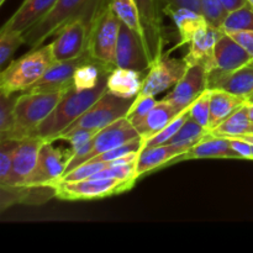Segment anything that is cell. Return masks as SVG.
Returning <instances> with one entry per match:
<instances>
[{
    "label": "cell",
    "instance_id": "obj_33",
    "mask_svg": "<svg viewBox=\"0 0 253 253\" xmlns=\"http://www.w3.org/2000/svg\"><path fill=\"white\" fill-rule=\"evenodd\" d=\"M188 118H189V108L183 110L182 113H180L177 118L173 119L163 130H161L160 132L156 133L155 136H152L151 138L146 140L145 142H143V147L167 145V143L174 137L175 133L180 130V127H182L183 124L185 123V120H187Z\"/></svg>",
    "mask_w": 253,
    "mask_h": 253
},
{
    "label": "cell",
    "instance_id": "obj_18",
    "mask_svg": "<svg viewBox=\"0 0 253 253\" xmlns=\"http://www.w3.org/2000/svg\"><path fill=\"white\" fill-rule=\"evenodd\" d=\"M224 34L225 32L211 25L200 31L189 43V51L184 57L188 67L203 64L209 73L212 69H215V44Z\"/></svg>",
    "mask_w": 253,
    "mask_h": 253
},
{
    "label": "cell",
    "instance_id": "obj_49",
    "mask_svg": "<svg viewBox=\"0 0 253 253\" xmlns=\"http://www.w3.org/2000/svg\"><path fill=\"white\" fill-rule=\"evenodd\" d=\"M247 2H249L250 6H251L252 9H253V0H247Z\"/></svg>",
    "mask_w": 253,
    "mask_h": 253
},
{
    "label": "cell",
    "instance_id": "obj_24",
    "mask_svg": "<svg viewBox=\"0 0 253 253\" xmlns=\"http://www.w3.org/2000/svg\"><path fill=\"white\" fill-rule=\"evenodd\" d=\"M142 72L115 67L109 73L106 88L109 93L125 99H135L142 89Z\"/></svg>",
    "mask_w": 253,
    "mask_h": 253
},
{
    "label": "cell",
    "instance_id": "obj_9",
    "mask_svg": "<svg viewBox=\"0 0 253 253\" xmlns=\"http://www.w3.org/2000/svg\"><path fill=\"white\" fill-rule=\"evenodd\" d=\"M72 151L64 153L53 145V141H44L40 150L36 169L27 179L26 187H52L63 177Z\"/></svg>",
    "mask_w": 253,
    "mask_h": 253
},
{
    "label": "cell",
    "instance_id": "obj_36",
    "mask_svg": "<svg viewBox=\"0 0 253 253\" xmlns=\"http://www.w3.org/2000/svg\"><path fill=\"white\" fill-rule=\"evenodd\" d=\"M158 101L153 95H145V94H138L133 100L132 105L128 109L126 118L132 123V125H137L142 119H145L148 114L152 111V109L157 105Z\"/></svg>",
    "mask_w": 253,
    "mask_h": 253
},
{
    "label": "cell",
    "instance_id": "obj_52",
    "mask_svg": "<svg viewBox=\"0 0 253 253\" xmlns=\"http://www.w3.org/2000/svg\"><path fill=\"white\" fill-rule=\"evenodd\" d=\"M5 2V0H0V5H2Z\"/></svg>",
    "mask_w": 253,
    "mask_h": 253
},
{
    "label": "cell",
    "instance_id": "obj_4",
    "mask_svg": "<svg viewBox=\"0 0 253 253\" xmlns=\"http://www.w3.org/2000/svg\"><path fill=\"white\" fill-rule=\"evenodd\" d=\"M53 62L49 44L31 49L19 59L11 61L0 73V93L11 95L29 90Z\"/></svg>",
    "mask_w": 253,
    "mask_h": 253
},
{
    "label": "cell",
    "instance_id": "obj_8",
    "mask_svg": "<svg viewBox=\"0 0 253 253\" xmlns=\"http://www.w3.org/2000/svg\"><path fill=\"white\" fill-rule=\"evenodd\" d=\"M143 29V40L152 66L163 57L167 43L166 27L163 22V6L161 0H135Z\"/></svg>",
    "mask_w": 253,
    "mask_h": 253
},
{
    "label": "cell",
    "instance_id": "obj_35",
    "mask_svg": "<svg viewBox=\"0 0 253 253\" xmlns=\"http://www.w3.org/2000/svg\"><path fill=\"white\" fill-rule=\"evenodd\" d=\"M17 94L7 95L0 93V137L6 136L14 126L15 104L19 98Z\"/></svg>",
    "mask_w": 253,
    "mask_h": 253
},
{
    "label": "cell",
    "instance_id": "obj_39",
    "mask_svg": "<svg viewBox=\"0 0 253 253\" xmlns=\"http://www.w3.org/2000/svg\"><path fill=\"white\" fill-rule=\"evenodd\" d=\"M189 116L203 127L209 130L210 124V89L208 88L192 105L189 106ZM210 131V130H209Z\"/></svg>",
    "mask_w": 253,
    "mask_h": 253
},
{
    "label": "cell",
    "instance_id": "obj_20",
    "mask_svg": "<svg viewBox=\"0 0 253 253\" xmlns=\"http://www.w3.org/2000/svg\"><path fill=\"white\" fill-rule=\"evenodd\" d=\"M215 69L234 72L249 66L253 57L229 34H224L215 44Z\"/></svg>",
    "mask_w": 253,
    "mask_h": 253
},
{
    "label": "cell",
    "instance_id": "obj_28",
    "mask_svg": "<svg viewBox=\"0 0 253 253\" xmlns=\"http://www.w3.org/2000/svg\"><path fill=\"white\" fill-rule=\"evenodd\" d=\"M246 103H245L241 108L237 109L234 114H231L226 120L222 121L219 126L212 128V130L210 131V133H211L212 136L229 138L247 135L252 123L249 119V111H247Z\"/></svg>",
    "mask_w": 253,
    "mask_h": 253
},
{
    "label": "cell",
    "instance_id": "obj_25",
    "mask_svg": "<svg viewBox=\"0 0 253 253\" xmlns=\"http://www.w3.org/2000/svg\"><path fill=\"white\" fill-rule=\"evenodd\" d=\"M246 99L229 93L222 89H210V124L209 130L211 131L231 114L241 108Z\"/></svg>",
    "mask_w": 253,
    "mask_h": 253
},
{
    "label": "cell",
    "instance_id": "obj_26",
    "mask_svg": "<svg viewBox=\"0 0 253 253\" xmlns=\"http://www.w3.org/2000/svg\"><path fill=\"white\" fill-rule=\"evenodd\" d=\"M179 114V111L175 110L172 105H169L166 101L160 100L157 105L152 109V111L145 119H142L137 125H135V127L145 142L146 140L163 130Z\"/></svg>",
    "mask_w": 253,
    "mask_h": 253
},
{
    "label": "cell",
    "instance_id": "obj_54",
    "mask_svg": "<svg viewBox=\"0 0 253 253\" xmlns=\"http://www.w3.org/2000/svg\"><path fill=\"white\" fill-rule=\"evenodd\" d=\"M253 146V145H252ZM252 153H253V147H252Z\"/></svg>",
    "mask_w": 253,
    "mask_h": 253
},
{
    "label": "cell",
    "instance_id": "obj_6",
    "mask_svg": "<svg viewBox=\"0 0 253 253\" xmlns=\"http://www.w3.org/2000/svg\"><path fill=\"white\" fill-rule=\"evenodd\" d=\"M136 180H120L114 178H88L78 182H57L52 187L56 198L62 200H94L127 192Z\"/></svg>",
    "mask_w": 253,
    "mask_h": 253
},
{
    "label": "cell",
    "instance_id": "obj_51",
    "mask_svg": "<svg viewBox=\"0 0 253 253\" xmlns=\"http://www.w3.org/2000/svg\"><path fill=\"white\" fill-rule=\"evenodd\" d=\"M247 101H250V103H253V96H251V98H250Z\"/></svg>",
    "mask_w": 253,
    "mask_h": 253
},
{
    "label": "cell",
    "instance_id": "obj_47",
    "mask_svg": "<svg viewBox=\"0 0 253 253\" xmlns=\"http://www.w3.org/2000/svg\"><path fill=\"white\" fill-rule=\"evenodd\" d=\"M232 138H241V140L247 141V142H250L251 145H253V133H247V135H242V136H239V137H232Z\"/></svg>",
    "mask_w": 253,
    "mask_h": 253
},
{
    "label": "cell",
    "instance_id": "obj_10",
    "mask_svg": "<svg viewBox=\"0 0 253 253\" xmlns=\"http://www.w3.org/2000/svg\"><path fill=\"white\" fill-rule=\"evenodd\" d=\"M89 30L90 26L82 19L62 27L49 43L53 61H69L84 56L88 47Z\"/></svg>",
    "mask_w": 253,
    "mask_h": 253
},
{
    "label": "cell",
    "instance_id": "obj_16",
    "mask_svg": "<svg viewBox=\"0 0 253 253\" xmlns=\"http://www.w3.org/2000/svg\"><path fill=\"white\" fill-rule=\"evenodd\" d=\"M88 57V52L84 56L76 59H69V61L53 62L51 66L47 68L43 76L37 81L29 90L32 93H39V91H66L73 85V77L77 67L83 63Z\"/></svg>",
    "mask_w": 253,
    "mask_h": 253
},
{
    "label": "cell",
    "instance_id": "obj_11",
    "mask_svg": "<svg viewBox=\"0 0 253 253\" xmlns=\"http://www.w3.org/2000/svg\"><path fill=\"white\" fill-rule=\"evenodd\" d=\"M115 64L116 67L137 72H146L152 67L143 39L123 22L116 43Z\"/></svg>",
    "mask_w": 253,
    "mask_h": 253
},
{
    "label": "cell",
    "instance_id": "obj_21",
    "mask_svg": "<svg viewBox=\"0 0 253 253\" xmlns=\"http://www.w3.org/2000/svg\"><path fill=\"white\" fill-rule=\"evenodd\" d=\"M184 151L175 146L161 145L152 146V147H143L138 152L137 161H136V173L137 178L153 172L163 166L168 165L170 162H174L177 158L182 157L184 155Z\"/></svg>",
    "mask_w": 253,
    "mask_h": 253
},
{
    "label": "cell",
    "instance_id": "obj_46",
    "mask_svg": "<svg viewBox=\"0 0 253 253\" xmlns=\"http://www.w3.org/2000/svg\"><path fill=\"white\" fill-rule=\"evenodd\" d=\"M221 2L227 12L235 11V10H239L249 5L247 0H221Z\"/></svg>",
    "mask_w": 253,
    "mask_h": 253
},
{
    "label": "cell",
    "instance_id": "obj_27",
    "mask_svg": "<svg viewBox=\"0 0 253 253\" xmlns=\"http://www.w3.org/2000/svg\"><path fill=\"white\" fill-rule=\"evenodd\" d=\"M114 68L95 61L88 54L85 61L77 67L73 77V85L79 90L91 89L99 84L103 77L108 76Z\"/></svg>",
    "mask_w": 253,
    "mask_h": 253
},
{
    "label": "cell",
    "instance_id": "obj_13",
    "mask_svg": "<svg viewBox=\"0 0 253 253\" xmlns=\"http://www.w3.org/2000/svg\"><path fill=\"white\" fill-rule=\"evenodd\" d=\"M188 69V64L184 58L178 59L172 57L163 56L157 63L148 69L147 74L143 78L142 89L140 94L145 95H157L167 89L174 86Z\"/></svg>",
    "mask_w": 253,
    "mask_h": 253
},
{
    "label": "cell",
    "instance_id": "obj_43",
    "mask_svg": "<svg viewBox=\"0 0 253 253\" xmlns=\"http://www.w3.org/2000/svg\"><path fill=\"white\" fill-rule=\"evenodd\" d=\"M161 2H162L165 15H168V12L177 7H189L195 11L202 12L200 0H161Z\"/></svg>",
    "mask_w": 253,
    "mask_h": 253
},
{
    "label": "cell",
    "instance_id": "obj_37",
    "mask_svg": "<svg viewBox=\"0 0 253 253\" xmlns=\"http://www.w3.org/2000/svg\"><path fill=\"white\" fill-rule=\"evenodd\" d=\"M143 148V140L142 138H136V140L131 141V142L126 143V145L116 147L114 150L106 151V152L98 155L96 157L91 158L88 162H113V161L118 160V158L124 157V156L131 155V153H138Z\"/></svg>",
    "mask_w": 253,
    "mask_h": 253
},
{
    "label": "cell",
    "instance_id": "obj_23",
    "mask_svg": "<svg viewBox=\"0 0 253 253\" xmlns=\"http://www.w3.org/2000/svg\"><path fill=\"white\" fill-rule=\"evenodd\" d=\"M168 16L172 17L179 34L180 42L178 43V47L189 44L200 31L209 26V22L202 12L189 7H177L168 12Z\"/></svg>",
    "mask_w": 253,
    "mask_h": 253
},
{
    "label": "cell",
    "instance_id": "obj_14",
    "mask_svg": "<svg viewBox=\"0 0 253 253\" xmlns=\"http://www.w3.org/2000/svg\"><path fill=\"white\" fill-rule=\"evenodd\" d=\"M43 142L44 140H42L39 136L21 140L19 147L15 151L11 169H10L6 183L0 187H24L26 184L27 179L36 169L40 150Z\"/></svg>",
    "mask_w": 253,
    "mask_h": 253
},
{
    "label": "cell",
    "instance_id": "obj_17",
    "mask_svg": "<svg viewBox=\"0 0 253 253\" xmlns=\"http://www.w3.org/2000/svg\"><path fill=\"white\" fill-rule=\"evenodd\" d=\"M208 88L222 89L249 100L253 96V66H245L234 72L212 69L208 74Z\"/></svg>",
    "mask_w": 253,
    "mask_h": 253
},
{
    "label": "cell",
    "instance_id": "obj_29",
    "mask_svg": "<svg viewBox=\"0 0 253 253\" xmlns=\"http://www.w3.org/2000/svg\"><path fill=\"white\" fill-rule=\"evenodd\" d=\"M210 135V131L208 128L203 127L200 124H198L194 119L189 118L185 120L180 130L175 133L174 137L169 141V145L175 146L184 151L185 153L197 146L198 143L202 142L204 138H207ZM184 153V155H185Z\"/></svg>",
    "mask_w": 253,
    "mask_h": 253
},
{
    "label": "cell",
    "instance_id": "obj_5",
    "mask_svg": "<svg viewBox=\"0 0 253 253\" xmlns=\"http://www.w3.org/2000/svg\"><path fill=\"white\" fill-rule=\"evenodd\" d=\"M121 20L114 11L111 2L104 7L91 24L86 52L95 61L115 68V51Z\"/></svg>",
    "mask_w": 253,
    "mask_h": 253
},
{
    "label": "cell",
    "instance_id": "obj_50",
    "mask_svg": "<svg viewBox=\"0 0 253 253\" xmlns=\"http://www.w3.org/2000/svg\"><path fill=\"white\" fill-rule=\"evenodd\" d=\"M249 133H253V124L251 125V127H250V131H249Z\"/></svg>",
    "mask_w": 253,
    "mask_h": 253
},
{
    "label": "cell",
    "instance_id": "obj_38",
    "mask_svg": "<svg viewBox=\"0 0 253 253\" xmlns=\"http://www.w3.org/2000/svg\"><path fill=\"white\" fill-rule=\"evenodd\" d=\"M106 167H109V163L106 162H85L63 174L58 182H78L88 179L100 170L105 169Z\"/></svg>",
    "mask_w": 253,
    "mask_h": 253
},
{
    "label": "cell",
    "instance_id": "obj_30",
    "mask_svg": "<svg viewBox=\"0 0 253 253\" xmlns=\"http://www.w3.org/2000/svg\"><path fill=\"white\" fill-rule=\"evenodd\" d=\"M111 6L121 22L137 32L143 39V29L138 7L135 0H111ZM145 41V40H143ZM146 46V44H145Z\"/></svg>",
    "mask_w": 253,
    "mask_h": 253
},
{
    "label": "cell",
    "instance_id": "obj_40",
    "mask_svg": "<svg viewBox=\"0 0 253 253\" xmlns=\"http://www.w3.org/2000/svg\"><path fill=\"white\" fill-rule=\"evenodd\" d=\"M202 14L208 20L209 25L221 30L222 22L229 12L222 5L221 0H200Z\"/></svg>",
    "mask_w": 253,
    "mask_h": 253
},
{
    "label": "cell",
    "instance_id": "obj_12",
    "mask_svg": "<svg viewBox=\"0 0 253 253\" xmlns=\"http://www.w3.org/2000/svg\"><path fill=\"white\" fill-rule=\"evenodd\" d=\"M208 69L203 64L188 67L183 78L173 86L172 91L162 99L182 113L189 108L208 89Z\"/></svg>",
    "mask_w": 253,
    "mask_h": 253
},
{
    "label": "cell",
    "instance_id": "obj_45",
    "mask_svg": "<svg viewBox=\"0 0 253 253\" xmlns=\"http://www.w3.org/2000/svg\"><path fill=\"white\" fill-rule=\"evenodd\" d=\"M229 35L232 39L236 40V41L253 57V30H251V31L229 32Z\"/></svg>",
    "mask_w": 253,
    "mask_h": 253
},
{
    "label": "cell",
    "instance_id": "obj_48",
    "mask_svg": "<svg viewBox=\"0 0 253 253\" xmlns=\"http://www.w3.org/2000/svg\"><path fill=\"white\" fill-rule=\"evenodd\" d=\"M246 105H247V111H249V119H250V121L253 124V103L247 101Z\"/></svg>",
    "mask_w": 253,
    "mask_h": 253
},
{
    "label": "cell",
    "instance_id": "obj_2",
    "mask_svg": "<svg viewBox=\"0 0 253 253\" xmlns=\"http://www.w3.org/2000/svg\"><path fill=\"white\" fill-rule=\"evenodd\" d=\"M109 76V74H108ZM108 76L103 77L99 84L91 89L79 90L72 85L62 96L51 115L40 125L37 136L44 141H54L68 126L78 120L98 99L108 91Z\"/></svg>",
    "mask_w": 253,
    "mask_h": 253
},
{
    "label": "cell",
    "instance_id": "obj_15",
    "mask_svg": "<svg viewBox=\"0 0 253 253\" xmlns=\"http://www.w3.org/2000/svg\"><path fill=\"white\" fill-rule=\"evenodd\" d=\"M140 137L138 131L126 116L119 119L115 123L110 124L95 133V136L93 137V146H91L90 152L86 156L85 162L96 157L98 155L106 152V151L120 147V146L126 145V143Z\"/></svg>",
    "mask_w": 253,
    "mask_h": 253
},
{
    "label": "cell",
    "instance_id": "obj_41",
    "mask_svg": "<svg viewBox=\"0 0 253 253\" xmlns=\"http://www.w3.org/2000/svg\"><path fill=\"white\" fill-rule=\"evenodd\" d=\"M91 178H114L120 180H137V173H136V162L130 165L110 166L105 169L100 170Z\"/></svg>",
    "mask_w": 253,
    "mask_h": 253
},
{
    "label": "cell",
    "instance_id": "obj_19",
    "mask_svg": "<svg viewBox=\"0 0 253 253\" xmlns=\"http://www.w3.org/2000/svg\"><path fill=\"white\" fill-rule=\"evenodd\" d=\"M58 0H24L15 14L1 27L4 31L24 34L26 30L43 19Z\"/></svg>",
    "mask_w": 253,
    "mask_h": 253
},
{
    "label": "cell",
    "instance_id": "obj_22",
    "mask_svg": "<svg viewBox=\"0 0 253 253\" xmlns=\"http://www.w3.org/2000/svg\"><path fill=\"white\" fill-rule=\"evenodd\" d=\"M203 158H230L241 160L236 151L232 148L231 141L227 137H219L210 133L207 138L190 148L185 155L177 158L178 161L185 160H203ZM175 160V161H177Z\"/></svg>",
    "mask_w": 253,
    "mask_h": 253
},
{
    "label": "cell",
    "instance_id": "obj_34",
    "mask_svg": "<svg viewBox=\"0 0 253 253\" xmlns=\"http://www.w3.org/2000/svg\"><path fill=\"white\" fill-rule=\"evenodd\" d=\"M20 142L21 140H15V138H0V185L6 183L15 151L19 147Z\"/></svg>",
    "mask_w": 253,
    "mask_h": 253
},
{
    "label": "cell",
    "instance_id": "obj_7",
    "mask_svg": "<svg viewBox=\"0 0 253 253\" xmlns=\"http://www.w3.org/2000/svg\"><path fill=\"white\" fill-rule=\"evenodd\" d=\"M133 100L135 99L120 98L106 91L100 99H98L91 105V108H89L78 120L74 121L63 132L74 130V128H86V130L98 132L99 130L115 123L119 119L125 118Z\"/></svg>",
    "mask_w": 253,
    "mask_h": 253
},
{
    "label": "cell",
    "instance_id": "obj_42",
    "mask_svg": "<svg viewBox=\"0 0 253 253\" xmlns=\"http://www.w3.org/2000/svg\"><path fill=\"white\" fill-rule=\"evenodd\" d=\"M95 133H96L95 131L86 130V128H74V130L67 131V132L61 133V135H59L54 141H57V140L68 141V142L71 143V151L72 152H74V151L79 150L82 146H84L85 143H88L89 141L93 140V137L95 136Z\"/></svg>",
    "mask_w": 253,
    "mask_h": 253
},
{
    "label": "cell",
    "instance_id": "obj_3",
    "mask_svg": "<svg viewBox=\"0 0 253 253\" xmlns=\"http://www.w3.org/2000/svg\"><path fill=\"white\" fill-rule=\"evenodd\" d=\"M66 91H24L15 104L14 126L11 131L0 138L24 140L37 136L40 125L51 115Z\"/></svg>",
    "mask_w": 253,
    "mask_h": 253
},
{
    "label": "cell",
    "instance_id": "obj_31",
    "mask_svg": "<svg viewBox=\"0 0 253 253\" xmlns=\"http://www.w3.org/2000/svg\"><path fill=\"white\" fill-rule=\"evenodd\" d=\"M251 30H253V9L250 5L229 12L221 26V31L225 34Z\"/></svg>",
    "mask_w": 253,
    "mask_h": 253
},
{
    "label": "cell",
    "instance_id": "obj_32",
    "mask_svg": "<svg viewBox=\"0 0 253 253\" xmlns=\"http://www.w3.org/2000/svg\"><path fill=\"white\" fill-rule=\"evenodd\" d=\"M22 44H25L22 34L0 30V68L1 71L9 66L15 52Z\"/></svg>",
    "mask_w": 253,
    "mask_h": 253
},
{
    "label": "cell",
    "instance_id": "obj_53",
    "mask_svg": "<svg viewBox=\"0 0 253 253\" xmlns=\"http://www.w3.org/2000/svg\"><path fill=\"white\" fill-rule=\"evenodd\" d=\"M250 66H253V59H252V62H251V63H250Z\"/></svg>",
    "mask_w": 253,
    "mask_h": 253
},
{
    "label": "cell",
    "instance_id": "obj_1",
    "mask_svg": "<svg viewBox=\"0 0 253 253\" xmlns=\"http://www.w3.org/2000/svg\"><path fill=\"white\" fill-rule=\"evenodd\" d=\"M110 2L111 0H58L43 19L22 34L25 44L31 49L39 48L62 27L79 19L91 26L96 15Z\"/></svg>",
    "mask_w": 253,
    "mask_h": 253
},
{
    "label": "cell",
    "instance_id": "obj_44",
    "mask_svg": "<svg viewBox=\"0 0 253 253\" xmlns=\"http://www.w3.org/2000/svg\"><path fill=\"white\" fill-rule=\"evenodd\" d=\"M230 141H231L232 148L236 151L241 160H253V146L251 143L245 140H241V138H230Z\"/></svg>",
    "mask_w": 253,
    "mask_h": 253
}]
</instances>
